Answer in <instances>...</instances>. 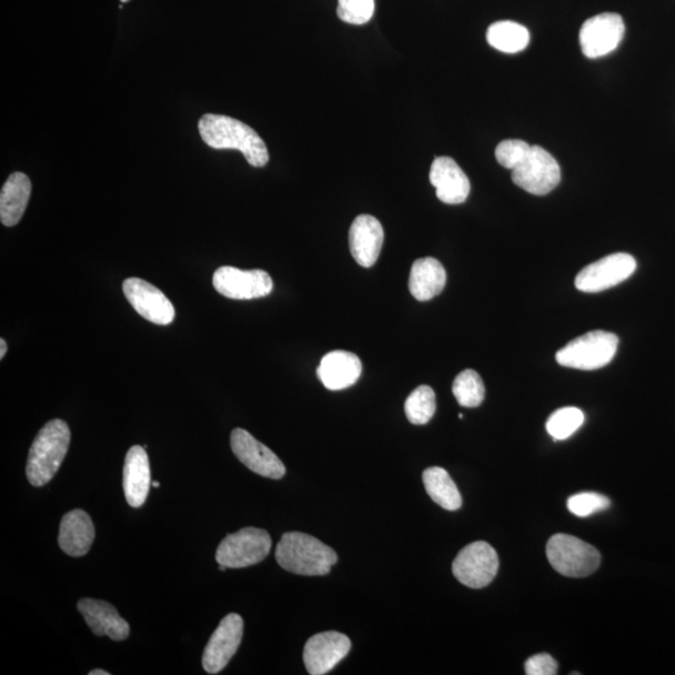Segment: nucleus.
<instances>
[{
  "instance_id": "obj_1",
  "label": "nucleus",
  "mask_w": 675,
  "mask_h": 675,
  "mask_svg": "<svg viewBox=\"0 0 675 675\" xmlns=\"http://www.w3.org/2000/svg\"><path fill=\"white\" fill-rule=\"evenodd\" d=\"M205 143L215 149H236L251 167H265L269 152L265 140L254 128L228 116L205 115L198 125Z\"/></svg>"
},
{
  "instance_id": "obj_2",
  "label": "nucleus",
  "mask_w": 675,
  "mask_h": 675,
  "mask_svg": "<svg viewBox=\"0 0 675 675\" xmlns=\"http://www.w3.org/2000/svg\"><path fill=\"white\" fill-rule=\"evenodd\" d=\"M276 559L281 568L298 576H327L338 562L335 549L306 533L289 532L278 543Z\"/></svg>"
},
{
  "instance_id": "obj_3",
  "label": "nucleus",
  "mask_w": 675,
  "mask_h": 675,
  "mask_svg": "<svg viewBox=\"0 0 675 675\" xmlns=\"http://www.w3.org/2000/svg\"><path fill=\"white\" fill-rule=\"evenodd\" d=\"M70 429L62 419H53L39 430L27 461V477L33 487H43L54 478L67 456Z\"/></svg>"
},
{
  "instance_id": "obj_4",
  "label": "nucleus",
  "mask_w": 675,
  "mask_h": 675,
  "mask_svg": "<svg viewBox=\"0 0 675 675\" xmlns=\"http://www.w3.org/2000/svg\"><path fill=\"white\" fill-rule=\"evenodd\" d=\"M619 338L609 331L594 330L562 348L558 365L573 369L596 370L609 365L617 355Z\"/></svg>"
},
{
  "instance_id": "obj_5",
  "label": "nucleus",
  "mask_w": 675,
  "mask_h": 675,
  "mask_svg": "<svg viewBox=\"0 0 675 675\" xmlns=\"http://www.w3.org/2000/svg\"><path fill=\"white\" fill-rule=\"evenodd\" d=\"M550 566L562 576L584 578L600 566V554L596 547L569 534H556L547 544Z\"/></svg>"
},
{
  "instance_id": "obj_6",
  "label": "nucleus",
  "mask_w": 675,
  "mask_h": 675,
  "mask_svg": "<svg viewBox=\"0 0 675 675\" xmlns=\"http://www.w3.org/2000/svg\"><path fill=\"white\" fill-rule=\"evenodd\" d=\"M560 167L546 149L529 146L512 169L514 185L534 196H546L560 183Z\"/></svg>"
},
{
  "instance_id": "obj_7",
  "label": "nucleus",
  "mask_w": 675,
  "mask_h": 675,
  "mask_svg": "<svg viewBox=\"0 0 675 675\" xmlns=\"http://www.w3.org/2000/svg\"><path fill=\"white\" fill-rule=\"evenodd\" d=\"M270 548L271 538L267 530L244 528L220 542L216 560L227 568H247L265 560Z\"/></svg>"
},
{
  "instance_id": "obj_8",
  "label": "nucleus",
  "mask_w": 675,
  "mask_h": 675,
  "mask_svg": "<svg viewBox=\"0 0 675 675\" xmlns=\"http://www.w3.org/2000/svg\"><path fill=\"white\" fill-rule=\"evenodd\" d=\"M451 569L463 586L482 589L497 577L498 554L487 542H475L459 552Z\"/></svg>"
},
{
  "instance_id": "obj_9",
  "label": "nucleus",
  "mask_w": 675,
  "mask_h": 675,
  "mask_svg": "<svg viewBox=\"0 0 675 675\" xmlns=\"http://www.w3.org/2000/svg\"><path fill=\"white\" fill-rule=\"evenodd\" d=\"M637 269V261L627 254H616L602 258L579 271L576 287L584 294H599L623 284Z\"/></svg>"
},
{
  "instance_id": "obj_10",
  "label": "nucleus",
  "mask_w": 675,
  "mask_h": 675,
  "mask_svg": "<svg viewBox=\"0 0 675 675\" xmlns=\"http://www.w3.org/2000/svg\"><path fill=\"white\" fill-rule=\"evenodd\" d=\"M214 286L226 298L249 300L270 295L274 280L265 270H241L225 266L216 270Z\"/></svg>"
},
{
  "instance_id": "obj_11",
  "label": "nucleus",
  "mask_w": 675,
  "mask_h": 675,
  "mask_svg": "<svg viewBox=\"0 0 675 675\" xmlns=\"http://www.w3.org/2000/svg\"><path fill=\"white\" fill-rule=\"evenodd\" d=\"M626 32L623 19L616 13L593 17L583 24L579 42L584 56L597 59L616 50Z\"/></svg>"
},
{
  "instance_id": "obj_12",
  "label": "nucleus",
  "mask_w": 675,
  "mask_h": 675,
  "mask_svg": "<svg viewBox=\"0 0 675 675\" xmlns=\"http://www.w3.org/2000/svg\"><path fill=\"white\" fill-rule=\"evenodd\" d=\"M244 632L245 621L239 614L230 613L219 623L218 628L211 634L201 659L207 673L218 674L228 666L244 639Z\"/></svg>"
},
{
  "instance_id": "obj_13",
  "label": "nucleus",
  "mask_w": 675,
  "mask_h": 675,
  "mask_svg": "<svg viewBox=\"0 0 675 675\" xmlns=\"http://www.w3.org/2000/svg\"><path fill=\"white\" fill-rule=\"evenodd\" d=\"M125 296L139 316L158 326H169L176 318V308L162 290L140 278H128Z\"/></svg>"
},
{
  "instance_id": "obj_14",
  "label": "nucleus",
  "mask_w": 675,
  "mask_h": 675,
  "mask_svg": "<svg viewBox=\"0 0 675 675\" xmlns=\"http://www.w3.org/2000/svg\"><path fill=\"white\" fill-rule=\"evenodd\" d=\"M230 447L235 456L251 471L261 477L280 479L286 476L284 463L249 431L236 428L230 435Z\"/></svg>"
},
{
  "instance_id": "obj_15",
  "label": "nucleus",
  "mask_w": 675,
  "mask_h": 675,
  "mask_svg": "<svg viewBox=\"0 0 675 675\" xmlns=\"http://www.w3.org/2000/svg\"><path fill=\"white\" fill-rule=\"evenodd\" d=\"M351 648L350 639L339 632H324L309 638L305 646L304 659L311 675H324L337 667Z\"/></svg>"
},
{
  "instance_id": "obj_16",
  "label": "nucleus",
  "mask_w": 675,
  "mask_h": 675,
  "mask_svg": "<svg viewBox=\"0 0 675 675\" xmlns=\"http://www.w3.org/2000/svg\"><path fill=\"white\" fill-rule=\"evenodd\" d=\"M429 180L443 204L461 205L468 199L470 181L455 159L436 158L430 168Z\"/></svg>"
},
{
  "instance_id": "obj_17",
  "label": "nucleus",
  "mask_w": 675,
  "mask_h": 675,
  "mask_svg": "<svg viewBox=\"0 0 675 675\" xmlns=\"http://www.w3.org/2000/svg\"><path fill=\"white\" fill-rule=\"evenodd\" d=\"M385 244V229L380 221L371 216H358L349 229V248L353 258L360 267L370 268L379 258Z\"/></svg>"
},
{
  "instance_id": "obj_18",
  "label": "nucleus",
  "mask_w": 675,
  "mask_h": 675,
  "mask_svg": "<svg viewBox=\"0 0 675 675\" xmlns=\"http://www.w3.org/2000/svg\"><path fill=\"white\" fill-rule=\"evenodd\" d=\"M77 607L88 627L92 629L97 637L106 636L116 642H122L129 637V624L120 617L112 604L106 600L85 598L78 602Z\"/></svg>"
},
{
  "instance_id": "obj_19",
  "label": "nucleus",
  "mask_w": 675,
  "mask_h": 675,
  "mask_svg": "<svg viewBox=\"0 0 675 675\" xmlns=\"http://www.w3.org/2000/svg\"><path fill=\"white\" fill-rule=\"evenodd\" d=\"M96 538L92 518L82 509L66 514L59 527V547L70 557H83Z\"/></svg>"
},
{
  "instance_id": "obj_20",
  "label": "nucleus",
  "mask_w": 675,
  "mask_h": 675,
  "mask_svg": "<svg viewBox=\"0 0 675 675\" xmlns=\"http://www.w3.org/2000/svg\"><path fill=\"white\" fill-rule=\"evenodd\" d=\"M318 377L329 390H343L356 385L361 375V361L355 353L335 350L321 359Z\"/></svg>"
},
{
  "instance_id": "obj_21",
  "label": "nucleus",
  "mask_w": 675,
  "mask_h": 675,
  "mask_svg": "<svg viewBox=\"0 0 675 675\" xmlns=\"http://www.w3.org/2000/svg\"><path fill=\"white\" fill-rule=\"evenodd\" d=\"M150 486L152 478L146 448L135 446L127 453L123 469V488L128 505L133 508L142 507Z\"/></svg>"
},
{
  "instance_id": "obj_22",
  "label": "nucleus",
  "mask_w": 675,
  "mask_h": 675,
  "mask_svg": "<svg viewBox=\"0 0 675 675\" xmlns=\"http://www.w3.org/2000/svg\"><path fill=\"white\" fill-rule=\"evenodd\" d=\"M446 284V269L436 258H420L413 264L408 286L417 300L427 301L439 296Z\"/></svg>"
},
{
  "instance_id": "obj_23",
  "label": "nucleus",
  "mask_w": 675,
  "mask_h": 675,
  "mask_svg": "<svg viewBox=\"0 0 675 675\" xmlns=\"http://www.w3.org/2000/svg\"><path fill=\"white\" fill-rule=\"evenodd\" d=\"M32 195V183L24 173H13L0 193V220L6 227H14L23 218Z\"/></svg>"
},
{
  "instance_id": "obj_24",
  "label": "nucleus",
  "mask_w": 675,
  "mask_h": 675,
  "mask_svg": "<svg viewBox=\"0 0 675 675\" xmlns=\"http://www.w3.org/2000/svg\"><path fill=\"white\" fill-rule=\"evenodd\" d=\"M423 483L428 496L439 507L450 512L460 509L463 500L459 489L446 469L439 467L426 469L423 473Z\"/></svg>"
},
{
  "instance_id": "obj_25",
  "label": "nucleus",
  "mask_w": 675,
  "mask_h": 675,
  "mask_svg": "<svg viewBox=\"0 0 675 675\" xmlns=\"http://www.w3.org/2000/svg\"><path fill=\"white\" fill-rule=\"evenodd\" d=\"M487 40L490 47L502 53L516 54L530 42L529 30L512 20H500L488 28Z\"/></svg>"
},
{
  "instance_id": "obj_26",
  "label": "nucleus",
  "mask_w": 675,
  "mask_h": 675,
  "mask_svg": "<svg viewBox=\"0 0 675 675\" xmlns=\"http://www.w3.org/2000/svg\"><path fill=\"white\" fill-rule=\"evenodd\" d=\"M453 395H455L459 406L477 408L486 397L485 383L476 370H463L453 383Z\"/></svg>"
},
{
  "instance_id": "obj_27",
  "label": "nucleus",
  "mask_w": 675,
  "mask_h": 675,
  "mask_svg": "<svg viewBox=\"0 0 675 675\" xmlns=\"http://www.w3.org/2000/svg\"><path fill=\"white\" fill-rule=\"evenodd\" d=\"M406 416L411 425L423 426L436 415V393L429 386H420L413 390L406 400Z\"/></svg>"
},
{
  "instance_id": "obj_28",
  "label": "nucleus",
  "mask_w": 675,
  "mask_h": 675,
  "mask_svg": "<svg viewBox=\"0 0 675 675\" xmlns=\"http://www.w3.org/2000/svg\"><path fill=\"white\" fill-rule=\"evenodd\" d=\"M584 423L583 411L576 407H566L553 413L547 421V431L554 440H566Z\"/></svg>"
},
{
  "instance_id": "obj_29",
  "label": "nucleus",
  "mask_w": 675,
  "mask_h": 675,
  "mask_svg": "<svg viewBox=\"0 0 675 675\" xmlns=\"http://www.w3.org/2000/svg\"><path fill=\"white\" fill-rule=\"evenodd\" d=\"M375 0H338L337 16L343 22L363 26L375 16Z\"/></svg>"
},
{
  "instance_id": "obj_30",
  "label": "nucleus",
  "mask_w": 675,
  "mask_h": 675,
  "mask_svg": "<svg viewBox=\"0 0 675 675\" xmlns=\"http://www.w3.org/2000/svg\"><path fill=\"white\" fill-rule=\"evenodd\" d=\"M611 507V500L598 493H579L568 499V509L574 516L587 518L594 513L606 510Z\"/></svg>"
},
{
  "instance_id": "obj_31",
  "label": "nucleus",
  "mask_w": 675,
  "mask_h": 675,
  "mask_svg": "<svg viewBox=\"0 0 675 675\" xmlns=\"http://www.w3.org/2000/svg\"><path fill=\"white\" fill-rule=\"evenodd\" d=\"M529 145L519 139L505 140L498 145L496 149V158L498 163L507 169H513L519 158L526 152Z\"/></svg>"
},
{
  "instance_id": "obj_32",
  "label": "nucleus",
  "mask_w": 675,
  "mask_h": 675,
  "mask_svg": "<svg viewBox=\"0 0 675 675\" xmlns=\"http://www.w3.org/2000/svg\"><path fill=\"white\" fill-rule=\"evenodd\" d=\"M558 663L547 653L537 654L526 662V674L528 675H556Z\"/></svg>"
},
{
  "instance_id": "obj_33",
  "label": "nucleus",
  "mask_w": 675,
  "mask_h": 675,
  "mask_svg": "<svg viewBox=\"0 0 675 675\" xmlns=\"http://www.w3.org/2000/svg\"><path fill=\"white\" fill-rule=\"evenodd\" d=\"M8 346L4 339H0V359H3L7 355Z\"/></svg>"
},
{
  "instance_id": "obj_34",
  "label": "nucleus",
  "mask_w": 675,
  "mask_h": 675,
  "mask_svg": "<svg viewBox=\"0 0 675 675\" xmlns=\"http://www.w3.org/2000/svg\"><path fill=\"white\" fill-rule=\"evenodd\" d=\"M89 675H109V673L103 669H96V671L89 672Z\"/></svg>"
},
{
  "instance_id": "obj_35",
  "label": "nucleus",
  "mask_w": 675,
  "mask_h": 675,
  "mask_svg": "<svg viewBox=\"0 0 675 675\" xmlns=\"http://www.w3.org/2000/svg\"><path fill=\"white\" fill-rule=\"evenodd\" d=\"M152 486L155 488H159L160 487V483L155 480V482H152Z\"/></svg>"
},
{
  "instance_id": "obj_36",
  "label": "nucleus",
  "mask_w": 675,
  "mask_h": 675,
  "mask_svg": "<svg viewBox=\"0 0 675 675\" xmlns=\"http://www.w3.org/2000/svg\"><path fill=\"white\" fill-rule=\"evenodd\" d=\"M120 2L127 3V2H129V0H120Z\"/></svg>"
}]
</instances>
